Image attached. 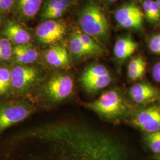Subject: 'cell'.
<instances>
[{
    "label": "cell",
    "mask_w": 160,
    "mask_h": 160,
    "mask_svg": "<svg viewBox=\"0 0 160 160\" xmlns=\"http://www.w3.org/2000/svg\"><path fill=\"white\" fill-rule=\"evenodd\" d=\"M80 24L83 32L91 37H104L109 32L106 17L102 9L95 4L84 8L80 15Z\"/></svg>",
    "instance_id": "cell-1"
},
{
    "label": "cell",
    "mask_w": 160,
    "mask_h": 160,
    "mask_svg": "<svg viewBox=\"0 0 160 160\" xmlns=\"http://www.w3.org/2000/svg\"><path fill=\"white\" fill-rule=\"evenodd\" d=\"M12 53L13 50L12 48L0 51V60L6 61L12 58Z\"/></svg>",
    "instance_id": "cell-27"
},
{
    "label": "cell",
    "mask_w": 160,
    "mask_h": 160,
    "mask_svg": "<svg viewBox=\"0 0 160 160\" xmlns=\"http://www.w3.org/2000/svg\"><path fill=\"white\" fill-rule=\"evenodd\" d=\"M112 81L111 75H106L82 81L81 83L88 92H97L102 90L110 84Z\"/></svg>",
    "instance_id": "cell-16"
},
{
    "label": "cell",
    "mask_w": 160,
    "mask_h": 160,
    "mask_svg": "<svg viewBox=\"0 0 160 160\" xmlns=\"http://www.w3.org/2000/svg\"><path fill=\"white\" fill-rule=\"evenodd\" d=\"M151 7L152 11V22L155 23L160 20V6L155 0L151 1Z\"/></svg>",
    "instance_id": "cell-24"
},
{
    "label": "cell",
    "mask_w": 160,
    "mask_h": 160,
    "mask_svg": "<svg viewBox=\"0 0 160 160\" xmlns=\"http://www.w3.org/2000/svg\"><path fill=\"white\" fill-rule=\"evenodd\" d=\"M32 113V109L23 104L0 106V132L26 119Z\"/></svg>",
    "instance_id": "cell-4"
},
{
    "label": "cell",
    "mask_w": 160,
    "mask_h": 160,
    "mask_svg": "<svg viewBox=\"0 0 160 160\" xmlns=\"http://www.w3.org/2000/svg\"><path fill=\"white\" fill-rule=\"evenodd\" d=\"M133 122L148 133L160 131V107L154 106L143 109L136 115Z\"/></svg>",
    "instance_id": "cell-7"
},
{
    "label": "cell",
    "mask_w": 160,
    "mask_h": 160,
    "mask_svg": "<svg viewBox=\"0 0 160 160\" xmlns=\"http://www.w3.org/2000/svg\"><path fill=\"white\" fill-rule=\"evenodd\" d=\"M73 88V80L66 75H57L52 77L46 86L47 94L55 101H61L67 98L72 93Z\"/></svg>",
    "instance_id": "cell-5"
},
{
    "label": "cell",
    "mask_w": 160,
    "mask_h": 160,
    "mask_svg": "<svg viewBox=\"0 0 160 160\" xmlns=\"http://www.w3.org/2000/svg\"><path fill=\"white\" fill-rule=\"evenodd\" d=\"M14 0H0V11L8 12L12 8Z\"/></svg>",
    "instance_id": "cell-26"
},
{
    "label": "cell",
    "mask_w": 160,
    "mask_h": 160,
    "mask_svg": "<svg viewBox=\"0 0 160 160\" xmlns=\"http://www.w3.org/2000/svg\"><path fill=\"white\" fill-rule=\"evenodd\" d=\"M106 1L109 2H116V1H117L118 0H106Z\"/></svg>",
    "instance_id": "cell-31"
},
{
    "label": "cell",
    "mask_w": 160,
    "mask_h": 160,
    "mask_svg": "<svg viewBox=\"0 0 160 160\" xmlns=\"http://www.w3.org/2000/svg\"><path fill=\"white\" fill-rule=\"evenodd\" d=\"M144 13L133 3H129L119 8L114 14L115 20L122 28L141 29L143 24Z\"/></svg>",
    "instance_id": "cell-3"
},
{
    "label": "cell",
    "mask_w": 160,
    "mask_h": 160,
    "mask_svg": "<svg viewBox=\"0 0 160 160\" xmlns=\"http://www.w3.org/2000/svg\"><path fill=\"white\" fill-rule=\"evenodd\" d=\"M152 77L154 80L160 82V62L156 63L152 69Z\"/></svg>",
    "instance_id": "cell-28"
},
{
    "label": "cell",
    "mask_w": 160,
    "mask_h": 160,
    "mask_svg": "<svg viewBox=\"0 0 160 160\" xmlns=\"http://www.w3.org/2000/svg\"><path fill=\"white\" fill-rule=\"evenodd\" d=\"M151 0H145L142 3L144 15L149 22H152V11L151 7Z\"/></svg>",
    "instance_id": "cell-25"
},
{
    "label": "cell",
    "mask_w": 160,
    "mask_h": 160,
    "mask_svg": "<svg viewBox=\"0 0 160 160\" xmlns=\"http://www.w3.org/2000/svg\"><path fill=\"white\" fill-rule=\"evenodd\" d=\"M146 70V62L143 58L137 57L132 59L128 67V74L133 81L139 80L142 77Z\"/></svg>",
    "instance_id": "cell-14"
},
{
    "label": "cell",
    "mask_w": 160,
    "mask_h": 160,
    "mask_svg": "<svg viewBox=\"0 0 160 160\" xmlns=\"http://www.w3.org/2000/svg\"><path fill=\"white\" fill-rule=\"evenodd\" d=\"M2 33L7 38V39L17 45H27L31 39L29 32L20 25L14 22L7 23Z\"/></svg>",
    "instance_id": "cell-10"
},
{
    "label": "cell",
    "mask_w": 160,
    "mask_h": 160,
    "mask_svg": "<svg viewBox=\"0 0 160 160\" xmlns=\"http://www.w3.org/2000/svg\"><path fill=\"white\" fill-rule=\"evenodd\" d=\"M137 48V43L131 38H122L114 45V55L119 60H125L133 54Z\"/></svg>",
    "instance_id": "cell-12"
},
{
    "label": "cell",
    "mask_w": 160,
    "mask_h": 160,
    "mask_svg": "<svg viewBox=\"0 0 160 160\" xmlns=\"http://www.w3.org/2000/svg\"><path fill=\"white\" fill-rule=\"evenodd\" d=\"M46 62L55 67H63L69 62L68 53L63 46H53L45 53Z\"/></svg>",
    "instance_id": "cell-11"
},
{
    "label": "cell",
    "mask_w": 160,
    "mask_h": 160,
    "mask_svg": "<svg viewBox=\"0 0 160 160\" xmlns=\"http://www.w3.org/2000/svg\"><path fill=\"white\" fill-rule=\"evenodd\" d=\"M132 99L138 104L153 102L160 97V92L147 83H138L132 87L129 91Z\"/></svg>",
    "instance_id": "cell-9"
},
{
    "label": "cell",
    "mask_w": 160,
    "mask_h": 160,
    "mask_svg": "<svg viewBox=\"0 0 160 160\" xmlns=\"http://www.w3.org/2000/svg\"><path fill=\"white\" fill-rule=\"evenodd\" d=\"M1 18H0V24H1Z\"/></svg>",
    "instance_id": "cell-33"
},
{
    "label": "cell",
    "mask_w": 160,
    "mask_h": 160,
    "mask_svg": "<svg viewBox=\"0 0 160 160\" xmlns=\"http://www.w3.org/2000/svg\"><path fill=\"white\" fill-rule=\"evenodd\" d=\"M69 48L71 51L77 57H81L86 55H91L90 52L80 40L77 32H75L70 40Z\"/></svg>",
    "instance_id": "cell-18"
},
{
    "label": "cell",
    "mask_w": 160,
    "mask_h": 160,
    "mask_svg": "<svg viewBox=\"0 0 160 160\" xmlns=\"http://www.w3.org/2000/svg\"><path fill=\"white\" fill-rule=\"evenodd\" d=\"M65 33V26L53 20H46L41 23L36 30L38 39L45 44H52L61 40Z\"/></svg>",
    "instance_id": "cell-6"
},
{
    "label": "cell",
    "mask_w": 160,
    "mask_h": 160,
    "mask_svg": "<svg viewBox=\"0 0 160 160\" xmlns=\"http://www.w3.org/2000/svg\"><path fill=\"white\" fill-rule=\"evenodd\" d=\"M89 106L97 113L108 118L119 117L126 111V106L122 97L114 90L104 92L90 103Z\"/></svg>",
    "instance_id": "cell-2"
},
{
    "label": "cell",
    "mask_w": 160,
    "mask_h": 160,
    "mask_svg": "<svg viewBox=\"0 0 160 160\" xmlns=\"http://www.w3.org/2000/svg\"><path fill=\"white\" fill-rule=\"evenodd\" d=\"M11 86V71L6 68L0 67V95L5 94Z\"/></svg>",
    "instance_id": "cell-20"
},
{
    "label": "cell",
    "mask_w": 160,
    "mask_h": 160,
    "mask_svg": "<svg viewBox=\"0 0 160 160\" xmlns=\"http://www.w3.org/2000/svg\"><path fill=\"white\" fill-rule=\"evenodd\" d=\"M69 6L68 1L65 0H49L44 7L43 14L60 9L67 10Z\"/></svg>",
    "instance_id": "cell-21"
},
{
    "label": "cell",
    "mask_w": 160,
    "mask_h": 160,
    "mask_svg": "<svg viewBox=\"0 0 160 160\" xmlns=\"http://www.w3.org/2000/svg\"><path fill=\"white\" fill-rule=\"evenodd\" d=\"M65 1H68V0H65Z\"/></svg>",
    "instance_id": "cell-35"
},
{
    "label": "cell",
    "mask_w": 160,
    "mask_h": 160,
    "mask_svg": "<svg viewBox=\"0 0 160 160\" xmlns=\"http://www.w3.org/2000/svg\"><path fill=\"white\" fill-rule=\"evenodd\" d=\"M42 0H18L21 12L28 18L34 17L39 11Z\"/></svg>",
    "instance_id": "cell-15"
},
{
    "label": "cell",
    "mask_w": 160,
    "mask_h": 160,
    "mask_svg": "<svg viewBox=\"0 0 160 160\" xmlns=\"http://www.w3.org/2000/svg\"><path fill=\"white\" fill-rule=\"evenodd\" d=\"M146 139L151 151L154 153H160V143L157 138L155 137L154 133L153 132L149 133Z\"/></svg>",
    "instance_id": "cell-22"
},
{
    "label": "cell",
    "mask_w": 160,
    "mask_h": 160,
    "mask_svg": "<svg viewBox=\"0 0 160 160\" xmlns=\"http://www.w3.org/2000/svg\"><path fill=\"white\" fill-rule=\"evenodd\" d=\"M159 160H160V157H159Z\"/></svg>",
    "instance_id": "cell-34"
},
{
    "label": "cell",
    "mask_w": 160,
    "mask_h": 160,
    "mask_svg": "<svg viewBox=\"0 0 160 160\" xmlns=\"http://www.w3.org/2000/svg\"><path fill=\"white\" fill-rule=\"evenodd\" d=\"M38 77V71L33 67L17 66L11 71L12 86L18 92L28 89Z\"/></svg>",
    "instance_id": "cell-8"
},
{
    "label": "cell",
    "mask_w": 160,
    "mask_h": 160,
    "mask_svg": "<svg viewBox=\"0 0 160 160\" xmlns=\"http://www.w3.org/2000/svg\"><path fill=\"white\" fill-rule=\"evenodd\" d=\"M149 49L154 53L160 54V34H156L151 38Z\"/></svg>",
    "instance_id": "cell-23"
},
{
    "label": "cell",
    "mask_w": 160,
    "mask_h": 160,
    "mask_svg": "<svg viewBox=\"0 0 160 160\" xmlns=\"http://www.w3.org/2000/svg\"><path fill=\"white\" fill-rule=\"evenodd\" d=\"M13 53L17 62L23 64L33 63L38 58L37 51L28 44L17 45L14 48Z\"/></svg>",
    "instance_id": "cell-13"
},
{
    "label": "cell",
    "mask_w": 160,
    "mask_h": 160,
    "mask_svg": "<svg viewBox=\"0 0 160 160\" xmlns=\"http://www.w3.org/2000/svg\"><path fill=\"white\" fill-rule=\"evenodd\" d=\"M12 48V42L7 38L0 39V51Z\"/></svg>",
    "instance_id": "cell-29"
},
{
    "label": "cell",
    "mask_w": 160,
    "mask_h": 160,
    "mask_svg": "<svg viewBox=\"0 0 160 160\" xmlns=\"http://www.w3.org/2000/svg\"><path fill=\"white\" fill-rule=\"evenodd\" d=\"M80 40L86 46L88 51L90 52L91 55L100 54L103 52V49L92 37L84 33L77 32Z\"/></svg>",
    "instance_id": "cell-19"
},
{
    "label": "cell",
    "mask_w": 160,
    "mask_h": 160,
    "mask_svg": "<svg viewBox=\"0 0 160 160\" xmlns=\"http://www.w3.org/2000/svg\"><path fill=\"white\" fill-rule=\"evenodd\" d=\"M109 75L110 74L109 70L105 66L101 64H95L86 69L81 77V81L82 82Z\"/></svg>",
    "instance_id": "cell-17"
},
{
    "label": "cell",
    "mask_w": 160,
    "mask_h": 160,
    "mask_svg": "<svg viewBox=\"0 0 160 160\" xmlns=\"http://www.w3.org/2000/svg\"><path fill=\"white\" fill-rule=\"evenodd\" d=\"M153 133H154L155 137L157 138V139H158V142H160V131H158L155 132H153Z\"/></svg>",
    "instance_id": "cell-30"
},
{
    "label": "cell",
    "mask_w": 160,
    "mask_h": 160,
    "mask_svg": "<svg viewBox=\"0 0 160 160\" xmlns=\"http://www.w3.org/2000/svg\"><path fill=\"white\" fill-rule=\"evenodd\" d=\"M157 3H158V4L160 6V0H155Z\"/></svg>",
    "instance_id": "cell-32"
}]
</instances>
